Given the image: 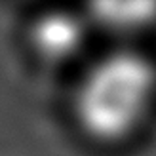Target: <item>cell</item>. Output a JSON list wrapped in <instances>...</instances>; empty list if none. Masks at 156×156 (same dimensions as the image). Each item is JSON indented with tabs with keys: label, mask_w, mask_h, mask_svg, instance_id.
Listing matches in <instances>:
<instances>
[{
	"label": "cell",
	"mask_w": 156,
	"mask_h": 156,
	"mask_svg": "<svg viewBox=\"0 0 156 156\" xmlns=\"http://www.w3.org/2000/svg\"><path fill=\"white\" fill-rule=\"evenodd\" d=\"M154 91V69L135 51H114L93 63L74 93V118L99 143L120 141L137 128Z\"/></svg>",
	"instance_id": "cell-1"
},
{
	"label": "cell",
	"mask_w": 156,
	"mask_h": 156,
	"mask_svg": "<svg viewBox=\"0 0 156 156\" xmlns=\"http://www.w3.org/2000/svg\"><path fill=\"white\" fill-rule=\"evenodd\" d=\"M30 46L50 65H63L80 55L86 44V23L80 15L51 12L34 21L29 30Z\"/></svg>",
	"instance_id": "cell-2"
},
{
	"label": "cell",
	"mask_w": 156,
	"mask_h": 156,
	"mask_svg": "<svg viewBox=\"0 0 156 156\" xmlns=\"http://www.w3.org/2000/svg\"><path fill=\"white\" fill-rule=\"evenodd\" d=\"M91 17L111 29H135L156 17L154 2H103L91 6Z\"/></svg>",
	"instance_id": "cell-3"
}]
</instances>
